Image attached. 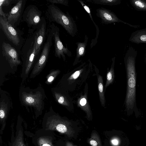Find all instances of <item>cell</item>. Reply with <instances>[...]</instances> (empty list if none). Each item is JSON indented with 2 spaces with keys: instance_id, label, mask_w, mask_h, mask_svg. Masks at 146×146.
Returning <instances> with one entry per match:
<instances>
[{
  "instance_id": "obj_1",
  "label": "cell",
  "mask_w": 146,
  "mask_h": 146,
  "mask_svg": "<svg viewBox=\"0 0 146 146\" xmlns=\"http://www.w3.org/2000/svg\"><path fill=\"white\" fill-rule=\"evenodd\" d=\"M19 97L21 105L27 110H33L36 116L42 113L44 109V100L47 99L44 90L40 84L34 89L21 85Z\"/></svg>"
},
{
  "instance_id": "obj_2",
  "label": "cell",
  "mask_w": 146,
  "mask_h": 146,
  "mask_svg": "<svg viewBox=\"0 0 146 146\" xmlns=\"http://www.w3.org/2000/svg\"><path fill=\"white\" fill-rule=\"evenodd\" d=\"M135 57V55H131L127 53L125 58L127 79L125 106L127 112L137 110L136 103Z\"/></svg>"
},
{
  "instance_id": "obj_3",
  "label": "cell",
  "mask_w": 146,
  "mask_h": 146,
  "mask_svg": "<svg viewBox=\"0 0 146 146\" xmlns=\"http://www.w3.org/2000/svg\"><path fill=\"white\" fill-rule=\"evenodd\" d=\"M45 15L49 22L60 25L73 37L76 35L78 31L77 25L68 11L65 13L57 6L51 4L47 6Z\"/></svg>"
},
{
  "instance_id": "obj_4",
  "label": "cell",
  "mask_w": 146,
  "mask_h": 146,
  "mask_svg": "<svg viewBox=\"0 0 146 146\" xmlns=\"http://www.w3.org/2000/svg\"><path fill=\"white\" fill-rule=\"evenodd\" d=\"M46 125L48 129L56 130L66 135L68 137L74 136L75 131L72 127V124L56 113L51 106L48 112L46 113Z\"/></svg>"
},
{
  "instance_id": "obj_5",
  "label": "cell",
  "mask_w": 146,
  "mask_h": 146,
  "mask_svg": "<svg viewBox=\"0 0 146 146\" xmlns=\"http://www.w3.org/2000/svg\"><path fill=\"white\" fill-rule=\"evenodd\" d=\"M29 40L28 45L26 44L25 50H23L22 58V69L21 74L22 79L21 85H22L24 82L28 77L31 70H32L35 65V58L39 52L36 48L35 41L34 38H30Z\"/></svg>"
},
{
  "instance_id": "obj_6",
  "label": "cell",
  "mask_w": 146,
  "mask_h": 146,
  "mask_svg": "<svg viewBox=\"0 0 146 146\" xmlns=\"http://www.w3.org/2000/svg\"><path fill=\"white\" fill-rule=\"evenodd\" d=\"M46 39L39 58L32 70L30 75L31 79L38 76L43 70L47 61L51 47L52 45V37L49 29L46 31Z\"/></svg>"
},
{
  "instance_id": "obj_7",
  "label": "cell",
  "mask_w": 146,
  "mask_h": 146,
  "mask_svg": "<svg viewBox=\"0 0 146 146\" xmlns=\"http://www.w3.org/2000/svg\"><path fill=\"white\" fill-rule=\"evenodd\" d=\"M51 32L54 40V55L59 58L62 57L63 60H66V55L69 57L72 56V52L68 49L67 46L65 47L60 38L59 28L54 23L49 25L48 27Z\"/></svg>"
},
{
  "instance_id": "obj_8",
  "label": "cell",
  "mask_w": 146,
  "mask_h": 146,
  "mask_svg": "<svg viewBox=\"0 0 146 146\" xmlns=\"http://www.w3.org/2000/svg\"><path fill=\"white\" fill-rule=\"evenodd\" d=\"M42 12L36 5H30L24 10L23 16V21L29 28L36 29L40 24L42 17Z\"/></svg>"
},
{
  "instance_id": "obj_9",
  "label": "cell",
  "mask_w": 146,
  "mask_h": 146,
  "mask_svg": "<svg viewBox=\"0 0 146 146\" xmlns=\"http://www.w3.org/2000/svg\"><path fill=\"white\" fill-rule=\"evenodd\" d=\"M2 49L3 56L8 62L13 74L16 71L17 66L22 64L19 54L14 48L5 42L2 44Z\"/></svg>"
},
{
  "instance_id": "obj_10",
  "label": "cell",
  "mask_w": 146,
  "mask_h": 146,
  "mask_svg": "<svg viewBox=\"0 0 146 146\" xmlns=\"http://www.w3.org/2000/svg\"><path fill=\"white\" fill-rule=\"evenodd\" d=\"M26 3L25 0L18 1L7 13V19L8 22L15 28L19 25L22 18Z\"/></svg>"
},
{
  "instance_id": "obj_11",
  "label": "cell",
  "mask_w": 146,
  "mask_h": 146,
  "mask_svg": "<svg viewBox=\"0 0 146 146\" xmlns=\"http://www.w3.org/2000/svg\"><path fill=\"white\" fill-rule=\"evenodd\" d=\"M0 27L8 40L16 46L19 45L20 35L15 28L8 22L7 18L0 16Z\"/></svg>"
},
{
  "instance_id": "obj_12",
  "label": "cell",
  "mask_w": 146,
  "mask_h": 146,
  "mask_svg": "<svg viewBox=\"0 0 146 146\" xmlns=\"http://www.w3.org/2000/svg\"><path fill=\"white\" fill-rule=\"evenodd\" d=\"M12 107V102L9 94L0 88V118L1 122L5 121Z\"/></svg>"
},
{
  "instance_id": "obj_13",
  "label": "cell",
  "mask_w": 146,
  "mask_h": 146,
  "mask_svg": "<svg viewBox=\"0 0 146 146\" xmlns=\"http://www.w3.org/2000/svg\"><path fill=\"white\" fill-rule=\"evenodd\" d=\"M96 15L100 18L103 24L108 25L116 22L126 23L119 19L113 12L103 7L96 10Z\"/></svg>"
},
{
  "instance_id": "obj_14",
  "label": "cell",
  "mask_w": 146,
  "mask_h": 146,
  "mask_svg": "<svg viewBox=\"0 0 146 146\" xmlns=\"http://www.w3.org/2000/svg\"><path fill=\"white\" fill-rule=\"evenodd\" d=\"M46 23L45 19L42 18V20L37 28L35 35L34 36L35 40L36 45V48L39 52L41 46L44 41L46 34Z\"/></svg>"
},
{
  "instance_id": "obj_15",
  "label": "cell",
  "mask_w": 146,
  "mask_h": 146,
  "mask_svg": "<svg viewBox=\"0 0 146 146\" xmlns=\"http://www.w3.org/2000/svg\"><path fill=\"white\" fill-rule=\"evenodd\" d=\"M88 40V37L85 35L84 41L83 42H77L76 43L77 47L76 49V56L73 63L74 65L79 62L80 58L84 56L86 53V48Z\"/></svg>"
},
{
  "instance_id": "obj_16",
  "label": "cell",
  "mask_w": 146,
  "mask_h": 146,
  "mask_svg": "<svg viewBox=\"0 0 146 146\" xmlns=\"http://www.w3.org/2000/svg\"><path fill=\"white\" fill-rule=\"evenodd\" d=\"M51 91L53 97L59 104L64 106H69L70 103L66 97L59 90L58 88H52Z\"/></svg>"
},
{
  "instance_id": "obj_17",
  "label": "cell",
  "mask_w": 146,
  "mask_h": 146,
  "mask_svg": "<svg viewBox=\"0 0 146 146\" xmlns=\"http://www.w3.org/2000/svg\"><path fill=\"white\" fill-rule=\"evenodd\" d=\"M98 84L100 99L102 106L104 107L106 101L104 91L103 80L102 76L100 75L98 76Z\"/></svg>"
},
{
  "instance_id": "obj_18",
  "label": "cell",
  "mask_w": 146,
  "mask_h": 146,
  "mask_svg": "<svg viewBox=\"0 0 146 146\" xmlns=\"http://www.w3.org/2000/svg\"><path fill=\"white\" fill-rule=\"evenodd\" d=\"M86 1L94 4L109 6L116 5L121 3V1L119 0H87Z\"/></svg>"
},
{
  "instance_id": "obj_19",
  "label": "cell",
  "mask_w": 146,
  "mask_h": 146,
  "mask_svg": "<svg viewBox=\"0 0 146 146\" xmlns=\"http://www.w3.org/2000/svg\"><path fill=\"white\" fill-rule=\"evenodd\" d=\"M115 57L112 58L113 61L112 66L110 70L108 72L107 75V80L105 85V88H106L110 84L112 83L113 81L114 77V73L113 69V66L115 62Z\"/></svg>"
},
{
  "instance_id": "obj_20",
  "label": "cell",
  "mask_w": 146,
  "mask_h": 146,
  "mask_svg": "<svg viewBox=\"0 0 146 146\" xmlns=\"http://www.w3.org/2000/svg\"><path fill=\"white\" fill-rule=\"evenodd\" d=\"M86 96H83L80 100L79 102H78L79 106L81 107L84 110L86 111L87 115L89 117L91 115V111L88 102L86 97Z\"/></svg>"
},
{
  "instance_id": "obj_21",
  "label": "cell",
  "mask_w": 146,
  "mask_h": 146,
  "mask_svg": "<svg viewBox=\"0 0 146 146\" xmlns=\"http://www.w3.org/2000/svg\"><path fill=\"white\" fill-rule=\"evenodd\" d=\"M59 70H52L46 76L45 83L47 84H51L60 72Z\"/></svg>"
},
{
  "instance_id": "obj_22",
  "label": "cell",
  "mask_w": 146,
  "mask_h": 146,
  "mask_svg": "<svg viewBox=\"0 0 146 146\" xmlns=\"http://www.w3.org/2000/svg\"><path fill=\"white\" fill-rule=\"evenodd\" d=\"M88 142L92 146H102V143L99 135L95 132L92 133Z\"/></svg>"
},
{
  "instance_id": "obj_23",
  "label": "cell",
  "mask_w": 146,
  "mask_h": 146,
  "mask_svg": "<svg viewBox=\"0 0 146 146\" xmlns=\"http://www.w3.org/2000/svg\"><path fill=\"white\" fill-rule=\"evenodd\" d=\"M131 3L137 9L140 11H146V2L144 1L140 0H131Z\"/></svg>"
},
{
  "instance_id": "obj_24",
  "label": "cell",
  "mask_w": 146,
  "mask_h": 146,
  "mask_svg": "<svg viewBox=\"0 0 146 146\" xmlns=\"http://www.w3.org/2000/svg\"><path fill=\"white\" fill-rule=\"evenodd\" d=\"M137 33H136L135 36H134L133 38V42H146V32H143L142 31H137Z\"/></svg>"
},
{
  "instance_id": "obj_25",
  "label": "cell",
  "mask_w": 146,
  "mask_h": 146,
  "mask_svg": "<svg viewBox=\"0 0 146 146\" xmlns=\"http://www.w3.org/2000/svg\"><path fill=\"white\" fill-rule=\"evenodd\" d=\"M46 1L52 4H58L68 6V1L67 0H47Z\"/></svg>"
},
{
  "instance_id": "obj_26",
  "label": "cell",
  "mask_w": 146,
  "mask_h": 146,
  "mask_svg": "<svg viewBox=\"0 0 146 146\" xmlns=\"http://www.w3.org/2000/svg\"><path fill=\"white\" fill-rule=\"evenodd\" d=\"M39 144L40 146H52L50 141L44 138H41L39 139Z\"/></svg>"
},
{
  "instance_id": "obj_27",
  "label": "cell",
  "mask_w": 146,
  "mask_h": 146,
  "mask_svg": "<svg viewBox=\"0 0 146 146\" xmlns=\"http://www.w3.org/2000/svg\"><path fill=\"white\" fill-rule=\"evenodd\" d=\"M83 71V69H82L77 70L72 74L68 78V80H75L80 75L81 73Z\"/></svg>"
},
{
  "instance_id": "obj_28",
  "label": "cell",
  "mask_w": 146,
  "mask_h": 146,
  "mask_svg": "<svg viewBox=\"0 0 146 146\" xmlns=\"http://www.w3.org/2000/svg\"><path fill=\"white\" fill-rule=\"evenodd\" d=\"M21 137H17L15 142L14 146H25L23 143V140Z\"/></svg>"
},
{
  "instance_id": "obj_29",
  "label": "cell",
  "mask_w": 146,
  "mask_h": 146,
  "mask_svg": "<svg viewBox=\"0 0 146 146\" xmlns=\"http://www.w3.org/2000/svg\"><path fill=\"white\" fill-rule=\"evenodd\" d=\"M12 1L11 0H0V6H1L2 7L9 6Z\"/></svg>"
},
{
  "instance_id": "obj_30",
  "label": "cell",
  "mask_w": 146,
  "mask_h": 146,
  "mask_svg": "<svg viewBox=\"0 0 146 146\" xmlns=\"http://www.w3.org/2000/svg\"><path fill=\"white\" fill-rule=\"evenodd\" d=\"M111 144L113 146H117L119 143V139L116 137L113 138L110 141Z\"/></svg>"
},
{
  "instance_id": "obj_31",
  "label": "cell",
  "mask_w": 146,
  "mask_h": 146,
  "mask_svg": "<svg viewBox=\"0 0 146 146\" xmlns=\"http://www.w3.org/2000/svg\"><path fill=\"white\" fill-rule=\"evenodd\" d=\"M0 16L5 18H7V13H6L4 12L1 6H0Z\"/></svg>"
},
{
  "instance_id": "obj_32",
  "label": "cell",
  "mask_w": 146,
  "mask_h": 146,
  "mask_svg": "<svg viewBox=\"0 0 146 146\" xmlns=\"http://www.w3.org/2000/svg\"><path fill=\"white\" fill-rule=\"evenodd\" d=\"M66 146H74L70 142H67L66 144Z\"/></svg>"
}]
</instances>
